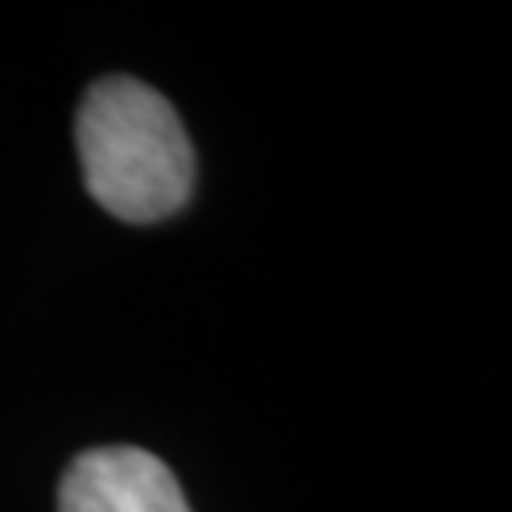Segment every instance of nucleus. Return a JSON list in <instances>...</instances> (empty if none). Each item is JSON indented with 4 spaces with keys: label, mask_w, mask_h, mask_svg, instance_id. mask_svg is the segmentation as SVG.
Listing matches in <instances>:
<instances>
[{
    "label": "nucleus",
    "mask_w": 512,
    "mask_h": 512,
    "mask_svg": "<svg viewBox=\"0 0 512 512\" xmlns=\"http://www.w3.org/2000/svg\"><path fill=\"white\" fill-rule=\"evenodd\" d=\"M84 186L110 217L156 224L194 194V145L175 107L137 76L95 80L76 110Z\"/></svg>",
    "instance_id": "f257e3e1"
},
{
    "label": "nucleus",
    "mask_w": 512,
    "mask_h": 512,
    "mask_svg": "<svg viewBox=\"0 0 512 512\" xmlns=\"http://www.w3.org/2000/svg\"><path fill=\"white\" fill-rule=\"evenodd\" d=\"M57 512H190V501L164 459L133 444H110L69 463Z\"/></svg>",
    "instance_id": "f03ea898"
}]
</instances>
